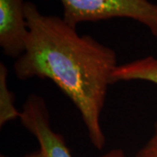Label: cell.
<instances>
[{
    "mask_svg": "<svg viewBox=\"0 0 157 157\" xmlns=\"http://www.w3.org/2000/svg\"><path fill=\"white\" fill-rule=\"evenodd\" d=\"M25 11L29 34L25 51L14 64L16 77L52 81L77 107L91 143L101 150L106 144L101 114L119 66L116 52L90 35H79L63 17L42 14L31 1Z\"/></svg>",
    "mask_w": 157,
    "mask_h": 157,
    "instance_id": "1",
    "label": "cell"
},
{
    "mask_svg": "<svg viewBox=\"0 0 157 157\" xmlns=\"http://www.w3.org/2000/svg\"><path fill=\"white\" fill-rule=\"evenodd\" d=\"M63 19L76 27L85 22L129 18L145 25L157 38V5L149 0H59Z\"/></svg>",
    "mask_w": 157,
    "mask_h": 157,
    "instance_id": "2",
    "label": "cell"
},
{
    "mask_svg": "<svg viewBox=\"0 0 157 157\" xmlns=\"http://www.w3.org/2000/svg\"><path fill=\"white\" fill-rule=\"evenodd\" d=\"M23 127L37 139L43 157H73L64 137L52 128L45 99L30 94L20 111Z\"/></svg>",
    "mask_w": 157,
    "mask_h": 157,
    "instance_id": "3",
    "label": "cell"
},
{
    "mask_svg": "<svg viewBox=\"0 0 157 157\" xmlns=\"http://www.w3.org/2000/svg\"><path fill=\"white\" fill-rule=\"evenodd\" d=\"M25 0H0V46L4 54L18 59L25 51L29 28Z\"/></svg>",
    "mask_w": 157,
    "mask_h": 157,
    "instance_id": "4",
    "label": "cell"
},
{
    "mask_svg": "<svg viewBox=\"0 0 157 157\" xmlns=\"http://www.w3.org/2000/svg\"><path fill=\"white\" fill-rule=\"evenodd\" d=\"M142 80L157 85V58L147 56L119 65L112 75V85L120 81Z\"/></svg>",
    "mask_w": 157,
    "mask_h": 157,
    "instance_id": "5",
    "label": "cell"
},
{
    "mask_svg": "<svg viewBox=\"0 0 157 157\" xmlns=\"http://www.w3.org/2000/svg\"><path fill=\"white\" fill-rule=\"evenodd\" d=\"M8 69L0 63V127L3 128L7 122L20 118V112L14 105V95L7 85Z\"/></svg>",
    "mask_w": 157,
    "mask_h": 157,
    "instance_id": "6",
    "label": "cell"
},
{
    "mask_svg": "<svg viewBox=\"0 0 157 157\" xmlns=\"http://www.w3.org/2000/svg\"><path fill=\"white\" fill-rule=\"evenodd\" d=\"M135 157H157V122L155 126L154 135L136 153Z\"/></svg>",
    "mask_w": 157,
    "mask_h": 157,
    "instance_id": "7",
    "label": "cell"
},
{
    "mask_svg": "<svg viewBox=\"0 0 157 157\" xmlns=\"http://www.w3.org/2000/svg\"><path fill=\"white\" fill-rule=\"evenodd\" d=\"M101 157H126V155H125V153L122 149L114 148V149H112L106 154H104Z\"/></svg>",
    "mask_w": 157,
    "mask_h": 157,
    "instance_id": "8",
    "label": "cell"
},
{
    "mask_svg": "<svg viewBox=\"0 0 157 157\" xmlns=\"http://www.w3.org/2000/svg\"><path fill=\"white\" fill-rule=\"evenodd\" d=\"M0 157H8V156H6V155H1ZM23 157H43L42 155V154H41V152L39 151H36V152H33V153H32V154H29L27 155H25V156Z\"/></svg>",
    "mask_w": 157,
    "mask_h": 157,
    "instance_id": "9",
    "label": "cell"
}]
</instances>
